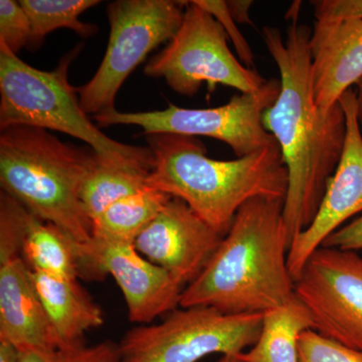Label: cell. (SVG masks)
I'll return each mask as SVG.
<instances>
[{
	"instance_id": "14",
	"label": "cell",
	"mask_w": 362,
	"mask_h": 362,
	"mask_svg": "<svg viewBox=\"0 0 362 362\" xmlns=\"http://www.w3.org/2000/svg\"><path fill=\"white\" fill-rule=\"evenodd\" d=\"M0 339L13 343L20 351L54 356L63 352L23 257L0 262Z\"/></svg>"
},
{
	"instance_id": "9",
	"label": "cell",
	"mask_w": 362,
	"mask_h": 362,
	"mask_svg": "<svg viewBox=\"0 0 362 362\" xmlns=\"http://www.w3.org/2000/svg\"><path fill=\"white\" fill-rule=\"evenodd\" d=\"M280 78H271L259 92L235 95L223 106L209 109L180 108L169 104L163 110L120 112L117 109L93 116L102 127L131 125L145 135L204 136L225 142L238 158L270 145L276 139L263 125L267 109L280 95Z\"/></svg>"
},
{
	"instance_id": "16",
	"label": "cell",
	"mask_w": 362,
	"mask_h": 362,
	"mask_svg": "<svg viewBox=\"0 0 362 362\" xmlns=\"http://www.w3.org/2000/svg\"><path fill=\"white\" fill-rule=\"evenodd\" d=\"M30 276L63 344L62 354L84 345L86 333L103 325V311L78 284V279L57 277L30 269Z\"/></svg>"
},
{
	"instance_id": "22",
	"label": "cell",
	"mask_w": 362,
	"mask_h": 362,
	"mask_svg": "<svg viewBox=\"0 0 362 362\" xmlns=\"http://www.w3.org/2000/svg\"><path fill=\"white\" fill-rule=\"evenodd\" d=\"M30 213L21 202L2 192L0 194V262L21 256Z\"/></svg>"
},
{
	"instance_id": "3",
	"label": "cell",
	"mask_w": 362,
	"mask_h": 362,
	"mask_svg": "<svg viewBox=\"0 0 362 362\" xmlns=\"http://www.w3.org/2000/svg\"><path fill=\"white\" fill-rule=\"evenodd\" d=\"M154 165L148 187L178 199L225 237L240 207L255 197L285 199L289 177L278 142L235 160L209 158L189 136H147Z\"/></svg>"
},
{
	"instance_id": "7",
	"label": "cell",
	"mask_w": 362,
	"mask_h": 362,
	"mask_svg": "<svg viewBox=\"0 0 362 362\" xmlns=\"http://www.w3.org/2000/svg\"><path fill=\"white\" fill-rule=\"evenodd\" d=\"M147 77L163 78L177 94L194 96L206 83L223 85L240 94L259 92L266 78L233 56L228 35L218 21L194 1H185L180 30L144 68Z\"/></svg>"
},
{
	"instance_id": "5",
	"label": "cell",
	"mask_w": 362,
	"mask_h": 362,
	"mask_svg": "<svg viewBox=\"0 0 362 362\" xmlns=\"http://www.w3.org/2000/svg\"><path fill=\"white\" fill-rule=\"evenodd\" d=\"M74 49L52 71L28 65L0 44V129L28 126L58 131L82 140L98 156L121 166L152 170L149 147L132 146L102 133L81 106L77 88L69 82Z\"/></svg>"
},
{
	"instance_id": "8",
	"label": "cell",
	"mask_w": 362,
	"mask_h": 362,
	"mask_svg": "<svg viewBox=\"0 0 362 362\" xmlns=\"http://www.w3.org/2000/svg\"><path fill=\"white\" fill-rule=\"evenodd\" d=\"M185 1L117 0L108 6V45L101 65L78 88L88 115L115 109L119 90L130 74L157 47L170 42L185 16Z\"/></svg>"
},
{
	"instance_id": "1",
	"label": "cell",
	"mask_w": 362,
	"mask_h": 362,
	"mask_svg": "<svg viewBox=\"0 0 362 362\" xmlns=\"http://www.w3.org/2000/svg\"><path fill=\"white\" fill-rule=\"evenodd\" d=\"M311 33L297 20L286 37L273 26L262 33L280 71V95L264 113L263 125L278 142L288 170L283 216L290 246L315 218L346 138V116L340 102L325 111L314 100Z\"/></svg>"
},
{
	"instance_id": "10",
	"label": "cell",
	"mask_w": 362,
	"mask_h": 362,
	"mask_svg": "<svg viewBox=\"0 0 362 362\" xmlns=\"http://www.w3.org/2000/svg\"><path fill=\"white\" fill-rule=\"evenodd\" d=\"M295 295L310 311L314 330L362 352V257L320 247L295 282Z\"/></svg>"
},
{
	"instance_id": "27",
	"label": "cell",
	"mask_w": 362,
	"mask_h": 362,
	"mask_svg": "<svg viewBox=\"0 0 362 362\" xmlns=\"http://www.w3.org/2000/svg\"><path fill=\"white\" fill-rule=\"evenodd\" d=\"M62 362H122L120 350L116 343L100 342L94 346H78L61 354Z\"/></svg>"
},
{
	"instance_id": "18",
	"label": "cell",
	"mask_w": 362,
	"mask_h": 362,
	"mask_svg": "<svg viewBox=\"0 0 362 362\" xmlns=\"http://www.w3.org/2000/svg\"><path fill=\"white\" fill-rule=\"evenodd\" d=\"M84 246L58 226L30 214L21 256L30 270L70 279L82 277Z\"/></svg>"
},
{
	"instance_id": "26",
	"label": "cell",
	"mask_w": 362,
	"mask_h": 362,
	"mask_svg": "<svg viewBox=\"0 0 362 362\" xmlns=\"http://www.w3.org/2000/svg\"><path fill=\"white\" fill-rule=\"evenodd\" d=\"M311 4L319 23L362 21V0H317Z\"/></svg>"
},
{
	"instance_id": "31",
	"label": "cell",
	"mask_w": 362,
	"mask_h": 362,
	"mask_svg": "<svg viewBox=\"0 0 362 362\" xmlns=\"http://www.w3.org/2000/svg\"><path fill=\"white\" fill-rule=\"evenodd\" d=\"M21 351L13 343L0 339V362L20 361Z\"/></svg>"
},
{
	"instance_id": "17",
	"label": "cell",
	"mask_w": 362,
	"mask_h": 362,
	"mask_svg": "<svg viewBox=\"0 0 362 362\" xmlns=\"http://www.w3.org/2000/svg\"><path fill=\"white\" fill-rule=\"evenodd\" d=\"M310 329V311L295 295L288 303L264 313L258 340L238 356L245 362H299L300 337Z\"/></svg>"
},
{
	"instance_id": "32",
	"label": "cell",
	"mask_w": 362,
	"mask_h": 362,
	"mask_svg": "<svg viewBox=\"0 0 362 362\" xmlns=\"http://www.w3.org/2000/svg\"><path fill=\"white\" fill-rule=\"evenodd\" d=\"M356 86L357 115H358V121L362 127V78Z\"/></svg>"
},
{
	"instance_id": "24",
	"label": "cell",
	"mask_w": 362,
	"mask_h": 362,
	"mask_svg": "<svg viewBox=\"0 0 362 362\" xmlns=\"http://www.w3.org/2000/svg\"><path fill=\"white\" fill-rule=\"evenodd\" d=\"M0 44L14 54L33 45L32 23L20 1H0Z\"/></svg>"
},
{
	"instance_id": "25",
	"label": "cell",
	"mask_w": 362,
	"mask_h": 362,
	"mask_svg": "<svg viewBox=\"0 0 362 362\" xmlns=\"http://www.w3.org/2000/svg\"><path fill=\"white\" fill-rule=\"evenodd\" d=\"M194 1L207 13H211L223 26L226 35L232 42L237 54H239L240 61L242 62L243 65L249 69H254L252 66L255 64V57L251 47L238 28L237 23L230 16L226 6V1H221V0H194Z\"/></svg>"
},
{
	"instance_id": "19",
	"label": "cell",
	"mask_w": 362,
	"mask_h": 362,
	"mask_svg": "<svg viewBox=\"0 0 362 362\" xmlns=\"http://www.w3.org/2000/svg\"><path fill=\"white\" fill-rule=\"evenodd\" d=\"M173 197L147 187L107 207L92 221L93 239L134 245Z\"/></svg>"
},
{
	"instance_id": "6",
	"label": "cell",
	"mask_w": 362,
	"mask_h": 362,
	"mask_svg": "<svg viewBox=\"0 0 362 362\" xmlns=\"http://www.w3.org/2000/svg\"><path fill=\"white\" fill-rule=\"evenodd\" d=\"M264 313L230 315L213 307L173 310L162 322L126 332L122 362H197L211 354L237 356L261 334Z\"/></svg>"
},
{
	"instance_id": "20",
	"label": "cell",
	"mask_w": 362,
	"mask_h": 362,
	"mask_svg": "<svg viewBox=\"0 0 362 362\" xmlns=\"http://www.w3.org/2000/svg\"><path fill=\"white\" fill-rule=\"evenodd\" d=\"M150 173V169L117 165L95 154L80 188L81 202L90 221L114 202L148 187Z\"/></svg>"
},
{
	"instance_id": "30",
	"label": "cell",
	"mask_w": 362,
	"mask_h": 362,
	"mask_svg": "<svg viewBox=\"0 0 362 362\" xmlns=\"http://www.w3.org/2000/svg\"><path fill=\"white\" fill-rule=\"evenodd\" d=\"M18 362H62V356L42 354L35 350H21Z\"/></svg>"
},
{
	"instance_id": "4",
	"label": "cell",
	"mask_w": 362,
	"mask_h": 362,
	"mask_svg": "<svg viewBox=\"0 0 362 362\" xmlns=\"http://www.w3.org/2000/svg\"><path fill=\"white\" fill-rule=\"evenodd\" d=\"M95 154L62 142L47 130L6 128L0 134L2 192L78 244H90L92 221L81 202L80 188Z\"/></svg>"
},
{
	"instance_id": "2",
	"label": "cell",
	"mask_w": 362,
	"mask_h": 362,
	"mask_svg": "<svg viewBox=\"0 0 362 362\" xmlns=\"http://www.w3.org/2000/svg\"><path fill=\"white\" fill-rule=\"evenodd\" d=\"M284 202L255 197L240 207L206 268L183 290L181 308L213 307L230 315L265 313L295 296Z\"/></svg>"
},
{
	"instance_id": "23",
	"label": "cell",
	"mask_w": 362,
	"mask_h": 362,
	"mask_svg": "<svg viewBox=\"0 0 362 362\" xmlns=\"http://www.w3.org/2000/svg\"><path fill=\"white\" fill-rule=\"evenodd\" d=\"M299 362H362V352L324 337L316 330L302 333L299 339Z\"/></svg>"
},
{
	"instance_id": "33",
	"label": "cell",
	"mask_w": 362,
	"mask_h": 362,
	"mask_svg": "<svg viewBox=\"0 0 362 362\" xmlns=\"http://www.w3.org/2000/svg\"><path fill=\"white\" fill-rule=\"evenodd\" d=\"M218 362H245L239 356H223Z\"/></svg>"
},
{
	"instance_id": "29",
	"label": "cell",
	"mask_w": 362,
	"mask_h": 362,
	"mask_svg": "<svg viewBox=\"0 0 362 362\" xmlns=\"http://www.w3.org/2000/svg\"><path fill=\"white\" fill-rule=\"evenodd\" d=\"M254 2L252 0H228L226 1L230 16L239 25H252L250 18V8Z\"/></svg>"
},
{
	"instance_id": "15",
	"label": "cell",
	"mask_w": 362,
	"mask_h": 362,
	"mask_svg": "<svg viewBox=\"0 0 362 362\" xmlns=\"http://www.w3.org/2000/svg\"><path fill=\"white\" fill-rule=\"evenodd\" d=\"M310 51L314 100L329 110L362 78V21H315Z\"/></svg>"
},
{
	"instance_id": "21",
	"label": "cell",
	"mask_w": 362,
	"mask_h": 362,
	"mask_svg": "<svg viewBox=\"0 0 362 362\" xmlns=\"http://www.w3.org/2000/svg\"><path fill=\"white\" fill-rule=\"evenodd\" d=\"M32 23L33 45L39 47L49 33L68 28L82 37H93L96 25L83 23L80 16L98 6L99 0H21Z\"/></svg>"
},
{
	"instance_id": "11",
	"label": "cell",
	"mask_w": 362,
	"mask_h": 362,
	"mask_svg": "<svg viewBox=\"0 0 362 362\" xmlns=\"http://www.w3.org/2000/svg\"><path fill=\"white\" fill-rule=\"evenodd\" d=\"M339 102L346 116L344 148L337 170L328 181L315 218L295 237L288 252V268L294 283L325 240L362 211V134L356 90H346Z\"/></svg>"
},
{
	"instance_id": "13",
	"label": "cell",
	"mask_w": 362,
	"mask_h": 362,
	"mask_svg": "<svg viewBox=\"0 0 362 362\" xmlns=\"http://www.w3.org/2000/svg\"><path fill=\"white\" fill-rule=\"evenodd\" d=\"M223 239L185 202L173 197L138 235L134 247L187 287L206 268Z\"/></svg>"
},
{
	"instance_id": "28",
	"label": "cell",
	"mask_w": 362,
	"mask_h": 362,
	"mask_svg": "<svg viewBox=\"0 0 362 362\" xmlns=\"http://www.w3.org/2000/svg\"><path fill=\"white\" fill-rule=\"evenodd\" d=\"M321 247H333L342 251H361L362 216L338 228L337 232L325 240Z\"/></svg>"
},
{
	"instance_id": "12",
	"label": "cell",
	"mask_w": 362,
	"mask_h": 362,
	"mask_svg": "<svg viewBox=\"0 0 362 362\" xmlns=\"http://www.w3.org/2000/svg\"><path fill=\"white\" fill-rule=\"evenodd\" d=\"M84 278L111 275L120 287L133 323L146 324L175 310L185 286L151 263L134 245L93 239L84 247Z\"/></svg>"
}]
</instances>
